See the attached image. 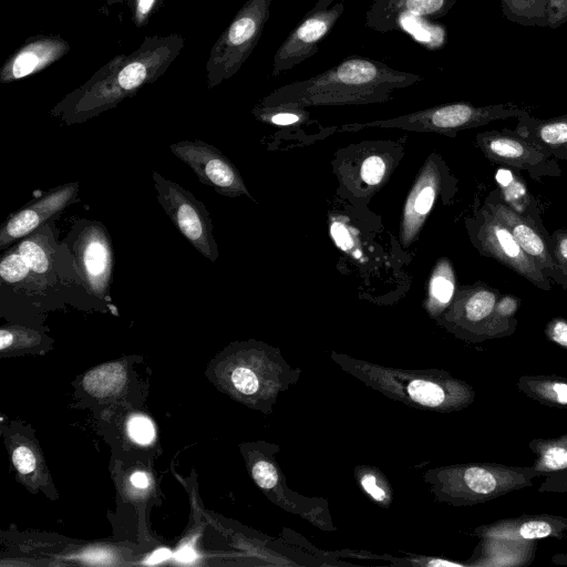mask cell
<instances>
[{
  "label": "cell",
  "mask_w": 567,
  "mask_h": 567,
  "mask_svg": "<svg viewBox=\"0 0 567 567\" xmlns=\"http://www.w3.org/2000/svg\"><path fill=\"white\" fill-rule=\"evenodd\" d=\"M197 555L192 545H183L175 554V558L182 563H190L196 559Z\"/></svg>",
  "instance_id": "ab89813d"
},
{
  "label": "cell",
  "mask_w": 567,
  "mask_h": 567,
  "mask_svg": "<svg viewBox=\"0 0 567 567\" xmlns=\"http://www.w3.org/2000/svg\"><path fill=\"white\" fill-rule=\"evenodd\" d=\"M423 80L370 58L352 55L309 79L282 85L266 95L262 106H343L385 103L396 90Z\"/></svg>",
  "instance_id": "7a4b0ae2"
},
{
  "label": "cell",
  "mask_w": 567,
  "mask_h": 567,
  "mask_svg": "<svg viewBox=\"0 0 567 567\" xmlns=\"http://www.w3.org/2000/svg\"><path fill=\"white\" fill-rule=\"evenodd\" d=\"M177 44L152 40L124 62L118 61L116 71L113 61L59 103L61 120L66 125L83 123L132 96L165 70L178 51Z\"/></svg>",
  "instance_id": "3957f363"
},
{
  "label": "cell",
  "mask_w": 567,
  "mask_h": 567,
  "mask_svg": "<svg viewBox=\"0 0 567 567\" xmlns=\"http://www.w3.org/2000/svg\"><path fill=\"white\" fill-rule=\"evenodd\" d=\"M73 255L82 285L95 306L112 307L114 250L103 223L76 217L62 239Z\"/></svg>",
  "instance_id": "5b68a950"
},
{
  "label": "cell",
  "mask_w": 567,
  "mask_h": 567,
  "mask_svg": "<svg viewBox=\"0 0 567 567\" xmlns=\"http://www.w3.org/2000/svg\"><path fill=\"white\" fill-rule=\"evenodd\" d=\"M550 249L554 260L567 278V228H559L550 234Z\"/></svg>",
  "instance_id": "4316f807"
},
{
  "label": "cell",
  "mask_w": 567,
  "mask_h": 567,
  "mask_svg": "<svg viewBox=\"0 0 567 567\" xmlns=\"http://www.w3.org/2000/svg\"><path fill=\"white\" fill-rule=\"evenodd\" d=\"M252 476L255 482L262 488H272L278 482L276 468L266 461H259L254 465Z\"/></svg>",
  "instance_id": "4dcf8cb0"
},
{
  "label": "cell",
  "mask_w": 567,
  "mask_h": 567,
  "mask_svg": "<svg viewBox=\"0 0 567 567\" xmlns=\"http://www.w3.org/2000/svg\"><path fill=\"white\" fill-rule=\"evenodd\" d=\"M13 343V334L9 328H2L0 330V349L4 350L11 347Z\"/></svg>",
  "instance_id": "7bdbcfd3"
},
{
  "label": "cell",
  "mask_w": 567,
  "mask_h": 567,
  "mask_svg": "<svg viewBox=\"0 0 567 567\" xmlns=\"http://www.w3.org/2000/svg\"><path fill=\"white\" fill-rule=\"evenodd\" d=\"M131 483L136 488H146L150 484L148 476L144 472H135L131 476Z\"/></svg>",
  "instance_id": "b9f144b4"
},
{
  "label": "cell",
  "mask_w": 567,
  "mask_h": 567,
  "mask_svg": "<svg viewBox=\"0 0 567 567\" xmlns=\"http://www.w3.org/2000/svg\"><path fill=\"white\" fill-rule=\"evenodd\" d=\"M272 0H248L216 42L208 60L209 87L238 72L257 45Z\"/></svg>",
  "instance_id": "8992f818"
},
{
  "label": "cell",
  "mask_w": 567,
  "mask_h": 567,
  "mask_svg": "<svg viewBox=\"0 0 567 567\" xmlns=\"http://www.w3.org/2000/svg\"><path fill=\"white\" fill-rule=\"evenodd\" d=\"M432 566H460V564L446 561V560H433L430 563Z\"/></svg>",
  "instance_id": "bcb514c9"
},
{
  "label": "cell",
  "mask_w": 567,
  "mask_h": 567,
  "mask_svg": "<svg viewBox=\"0 0 567 567\" xmlns=\"http://www.w3.org/2000/svg\"><path fill=\"white\" fill-rule=\"evenodd\" d=\"M107 558V553L102 550H93L91 553H86L83 556V559L90 560V561H100L101 559Z\"/></svg>",
  "instance_id": "f6af8a7d"
},
{
  "label": "cell",
  "mask_w": 567,
  "mask_h": 567,
  "mask_svg": "<svg viewBox=\"0 0 567 567\" xmlns=\"http://www.w3.org/2000/svg\"><path fill=\"white\" fill-rule=\"evenodd\" d=\"M125 381L121 364L111 363L90 371L83 381L87 392L96 396L110 395L118 391Z\"/></svg>",
  "instance_id": "7402d4cb"
},
{
  "label": "cell",
  "mask_w": 567,
  "mask_h": 567,
  "mask_svg": "<svg viewBox=\"0 0 567 567\" xmlns=\"http://www.w3.org/2000/svg\"><path fill=\"white\" fill-rule=\"evenodd\" d=\"M56 219L17 240L0 259L1 305L45 307L56 301L90 302ZM92 302V301H91Z\"/></svg>",
  "instance_id": "6da1fadb"
},
{
  "label": "cell",
  "mask_w": 567,
  "mask_h": 567,
  "mask_svg": "<svg viewBox=\"0 0 567 567\" xmlns=\"http://www.w3.org/2000/svg\"><path fill=\"white\" fill-rule=\"evenodd\" d=\"M130 436L140 444H148L153 441L155 431L152 422L145 416H134L128 421Z\"/></svg>",
  "instance_id": "83f0119b"
},
{
  "label": "cell",
  "mask_w": 567,
  "mask_h": 567,
  "mask_svg": "<svg viewBox=\"0 0 567 567\" xmlns=\"http://www.w3.org/2000/svg\"><path fill=\"white\" fill-rule=\"evenodd\" d=\"M551 533V527L545 522H528L519 529V535L526 539L544 538Z\"/></svg>",
  "instance_id": "d590c367"
},
{
  "label": "cell",
  "mask_w": 567,
  "mask_h": 567,
  "mask_svg": "<svg viewBox=\"0 0 567 567\" xmlns=\"http://www.w3.org/2000/svg\"><path fill=\"white\" fill-rule=\"evenodd\" d=\"M80 183L55 186L10 214L0 228V250L28 236L47 221L58 219L71 205L80 202Z\"/></svg>",
  "instance_id": "7c38bea8"
},
{
  "label": "cell",
  "mask_w": 567,
  "mask_h": 567,
  "mask_svg": "<svg viewBox=\"0 0 567 567\" xmlns=\"http://www.w3.org/2000/svg\"><path fill=\"white\" fill-rule=\"evenodd\" d=\"M466 227L473 246L481 255L495 259L540 290L551 289L550 280L527 256L509 229L484 204L467 219Z\"/></svg>",
  "instance_id": "ba28073f"
},
{
  "label": "cell",
  "mask_w": 567,
  "mask_h": 567,
  "mask_svg": "<svg viewBox=\"0 0 567 567\" xmlns=\"http://www.w3.org/2000/svg\"><path fill=\"white\" fill-rule=\"evenodd\" d=\"M484 205L509 229L523 250L533 259L544 276L567 290V278L554 260L550 249V234L546 228H539L507 206L497 187L487 194Z\"/></svg>",
  "instance_id": "4fadbf2b"
},
{
  "label": "cell",
  "mask_w": 567,
  "mask_h": 567,
  "mask_svg": "<svg viewBox=\"0 0 567 567\" xmlns=\"http://www.w3.org/2000/svg\"><path fill=\"white\" fill-rule=\"evenodd\" d=\"M455 291V274L452 262L447 258H441L429 281V309L433 312L441 311L452 302Z\"/></svg>",
  "instance_id": "ffe728a7"
},
{
  "label": "cell",
  "mask_w": 567,
  "mask_h": 567,
  "mask_svg": "<svg viewBox=\"0 0 567 567\" xmlns=\"http://www.w3.org/2000/svg\"><path fill=\"white\" fill-rule=\"evenodd\" d=\"M256 118L264 123L278 126L300 125L309 120V112L302 107L290 106H262L257 105L252 110Z\"/></svg>",
  "instance_id": "603a6c76"
},
{
  "label": "cell",
  "mask_w": 567,
  "mask_h": 567,
  "mask_svg": "<svg viewBox=\"0 0 567 567\" xmlns=\"http://www.w3.org/2000/svg\"><path fill=\"white\" fill-rule=\"evenodd\" d=\"M506 19L523 27H549L548 0H501Z\"/></svg>",
  "instance_id": "44dd1931"
},
{
  "label": "cell",
  "mask_w": 567,
  "mask_h": 567,
  "mask_svg": "<svg viewBox=\"0 0 567 567\" xmlns=\"http://www.w3.org/2000/svg\"><path fill=\"white\" fill-rule=\"evenodd\" d=\"M330 233L332 239L340 249L344 251H352L355 247V237L352 234V228L349 227L343 220H331Z\"/></svg>",
  "instance_id": "f1b7e54d"
},
{
  "label": "cell",
  "mask_w": 567,
  "mask_h": 567,
  "mask_svg": "<svg viewBox=\"0 0 567 567\" xmlns=\"http://www.w3.org/2000/svg\"><path fill=\"white\" fill-rule=\"evenodd\" d=\"M157 0H136L135 18L138 22H143L152 11Z\"/></svg>",
  "instance_id": "f35d334b"
},
{
  "label": "cell",
  "mask_w": 567,
  "mask_h": 567,
  "mask_svg": "<svg viewBox=\"0 0 567 567\" xmlns=\"http://www.w3.org/2000/svg\"><path fill=\"white\" fill-rule=\"evenodd\" d=\"M171 551L167 548L155 550L145 561L146 564H158L171 557Z\"/></svg>",
  "instance_id": "60d3db41"
},
{
  "label": "cell",
  "mask_w": 567,
  "mask_h": 567,
  "mask_svg": "<svg viewBox=\"0 0 567 567\" xmlns=\"http://www.w3.org/2000/svg\"><path fill=\"white\" fill-rule=\"evenodd\" d=\"M69 50L60 38H39L17 51L3 65L0 80L3 83L20 80L43 70Z\"/></svg>",
  "instance_id": "2e32d148"
},
{
  "label": "cell",
  "mask_w": 567,
  "mask_h": 567,
  "mask_svg": "<svg viewBox=\"0 0 567 567\" xmlns=\"http://www.w3.org/2000/svg\"><path fill=\"white\" fill-rule=\"evenodd\" d=\"M388 173L389 164L385 157L380 154H371L364 157L358 168L360 181L371 188L381 185Z\"/></svg>",
  "instance_id": "cb8c5ba5"
},
{
  "label": "cell",
  "mask_w": 567,
  "mask_h": 567,
  "mask_svg": "<svg viewBox=\"0 0 567 567\" xmlns=\"http://www.w3.org/2000/svg\"><path fill=\"white\" fill-rule=\"evenodd\" d=\"M458 0H374L365 14V25L377 32L402 30L413 20L444 17Z\"/></svg>",
  "instance_id": "5bb4252c"
},
{
  "label": "cell",
  "mask_w": 567,
  "mask_h": 567,
  "mask_svg": "<svg viewBox=\"0 0 567 567\" xmlns=\"http://www.w3.org/2000/svg\"><path fill=\"white\" fill-rule=\"evenodd\" d=\"M476 146L492 163L525 171L534 181L561 175L556 158L514 130L505 127L481 132L476 135Z\"/></svg>",
  "instance_id": "30bf717a"
},
{
  "label": "cell",
  "mask_w": 567,
  "mask_h": 567,
  "mask_svg": "<svg viewBox=\"0 0 567 567\" xmlns=\"http://www.w3.org/2000/svg\"><path fill=\"white\" fill-rule=\"evenodd\" d=\"M409 396L422 405L437 406L444 401V391L433 382L413 380L406 388Z\"/></svg>",
  "instance_id": "d4e9b609"
},
{
  "label": "cell",
  "mask_w": 567,
  "mask_h": 567,
  "mask_svg": "<svg viewBox=\"0 0 567 567\" xmlns=\"http://www.w3.org/2000/svg\"><path fill=\"white\" fill-rule=\"evenodd\" d=\"M466 485L477 494H489L496 487L494 475L480 467H471L464 473Z\"/></svg>",
  "instance_id": "484cf974"
},
{
  "label": "cell",
  "mask_w": 567,
  "mask_h": 567,
  "mask_svg": "<svg viewBox=\"0 0 567 567\" xmlns=\"http://www.w3.org/2000/svg\"><path fill=\"white\" fill-rule=\"evenodd\" d=\"M549 1V27L557 29L567 21V0Z\"/></svg>",
  "instance_id": "e575fe53"
},
{
  "label": "cell",
  "mask_w": 567,
  "mask_h": 567,
  "mask_svg": "<svg viewBox=\"0 0 567 567\" xmlns=\"http://www.w3.org/2000/svg\"><path fill=\"white\" fill-rule=\"evenodd\" d=\"M12 461L16 468L22 473H31L35 467V457L30 449L27 446H19L14 450Z\"/></svg>",
  "instance_id": "1f68e13d"
},
{
  "label": "cell",
  "mask_w": 567,
  "mask_h": 567,
  "mask_svg": "<svg viewBox=\"0 0 567 567\" xmlns=\"http://www.w3.org/2000/svg\"><path fill=\"white\" fill-rule=\"evenodd\" d=\"M514 131L554 158L567 161V114L537 118L528 112L517 117Z\"/></svg>",
  "instance_id": "e0dca14e"
},
{
  "label": "cell",
  "mask_w": 567,
  "mask_h": 567,
  "mask_svg": "<svg viewBox=\"0 0 567 567\" xmlns=\"http://www.w3.org/2000/svg\"><path fill=\"white\" fill-rule=\"evenodd\" d=\"M553 390L557 394V400L560 403H567V384L556 383L554 384Z\"/></svg>",
  "instance_id": "ee69618b"
},
{
  "label": "cell",
  "mask_w": 567,
  "mask_h": 567,
  "mask_svg": "<svg viewBox=\"0 0 567 567\" xmlns=\"http://www.w3.org/2000/svg\"><path fill=\"white\" fill-rule=\"evenodd\" d=\"M513 103L475 106L468 102H455L424 109L388 120L353 123L341 131L353 132L368 127L401 128L414 132H433L455 137L460 131L486 125L493 121L518 117L528 113Z\"/></svg>",
  "instance_id": "277c9868"
},
{
  "label": "cell",
  "mask_w": 567,
  "mask_h": 567,
  "mask_svg": "<svg viewBox=\"0 0 567 567\" xmlns=\"http://www.w3.org/2000/svg\"><path fill=\"white\" fill-rule=\"evenodd\" d=\"M235 388L244 394H252L259 386L256 374L244 367L236 368L231 374Z\"/></svg>",
  "instance_id": "f546056e"
},
{
  "label": "cell",
  "mask_w": 567,
  "mask_h": 567,
  "mask_svg": "<svg viewBox=\"0 0 567 567\" xmlns=\"http://www.w3.org/2000/svg\"><path fill=\"white\" fill-rule=\"evenodd\" d=\"M495 181L499 195L507 206L539 228H545L540 207L517 173L506 167L498 168Z\"/></svg>",
  "instance_id": "d6986e66"
},
{
  "label": "cell",
  "mask_w": 567,
  "mask_h": 567,
  "mask_svg": "<svg viewBox=\"0 0 567 567\" xmlns=\"http://www.w3.org/2000/svg\"><path fill=\"white\" fill-rule=\"evenodd\" d=\"M519 306V299L512 295H501L497 299L495 311L503 320H509L514 317Z\"/></svg>",
  "instance_id": "d6a6232c"
},
{
  "label": "cell",
  "mask_w": 567,
  "mask_h": 567,
  "mask_svg": "<svg viewBox=\"0 0 567 567\" xmlns=\"http://www.w3.org/2000/svg\"><path fill=\"white\" fill-rule=\"evenodd\" d=\"M543 465L548 470H563L567 467V450L551 447L543 456Z\"/></svg>",
  "instance_id": "836d02e7"
},
{
  "label": "cell",
  "mask_w": 567,
  "mask_h": 567,
  "mask_svg": "<svg viewBox=\"0 0 567 567\" xmlns=\"http://www.w3.org/2000/svg\"><path fill=\"white\" fill-rule=\"evenodd\" d=\"M343 11V1L318 0L277 49L271 75L278 76L313 56Z\"/></svg>",
  "instance_id": "9c48e42d"
},
{
  "label": "cell",
  "mask_w": 567,
  "mask_h": 567,
  "mask_svg": "<svg viewBox=\"0 0 567 567\" xmlns=\"http://www.w3.org/2000/svg\"><path fill=\"white\" fill-rule=\"evenodd\" d=\"M499 296L498 289L483 282L458 288L452 300L453 312L472 324L487 322L498 326L506 322L495 311Z\"/></svg>",
  "instance_id": "ac0fdd59"
},
{
  "label": "cell",
  "mask_w": 567,
  "mask_h": 567,
  "mask_svg": "<svg viewBox=\"0 0 567 567\" xmlns=\"http://www.w3.org/2000/svg\"><path fill=\"white\" fill-rule=\"evenodd\" d=\"M443 171L439 158L431 156L423 165L403 207L400 240L408 247L419 236L441 190Z\"/></svg>",
  "instance_id": "9a60e30c"
},
{
  "label": "cell",
  "mask_w": 567,
  "mask_h": 567,
  "mask_svg": "<svg viewBox=\"0 0 567 567\" xmlns=\"http://www.w3.org/2000/svg\"><path fill=\"white\" fill-rule=\"evenodd\" d=\"M547 332L553 341L567 348V322L565 320L554 319L548 324Z\"/></svg>",
  "instance_id": "8d00e7d4"
},
{
  "label": "cell",
  "mask_w": 567,
  "mask_h": 567,
  "mask_svg": "<svg viewBox=\"0 0 567 567\" xmlns=\"http://www.w3.org/2000/svg\"><path fill=\"white\" fill-rule=\"evenodd\" d=\"M157 200L176 229L206 259L215 262L218 248L206 206L178 183L152 171Z\"/></svg>",
  "instance_id": "52a82bcc"
},
{
  "label": "cell",
  "mask_w": 567,
  "mask_h": 567,
  "mask_svg": "<svg viewBox=\"0 0 567 567\" xmlns=\"http://www.w3.org/2000/svg\"><path fill=\"white\" fill-rule=\"evenodd\" d=\"M361 484L365 492H368L374 499L382 501L385 496L384 492L377 485L375 477L373 475H365Z\"/></svg>",
  "instance_id": "74e56055"
},
{
  "label": "cell",
  "mask_w": 567,
  "mask_h": 567,
  "mask_svg": "<svg viewBox=\"0 0 567 567\" xmlns=\"http://www.w3.org/2000/svg\"><path fill=\"white\" fill-rule=\"evenodd\" d=\"M171 152L195 173L199 182L226 197L246 195L251 198L234 164L214 145L200 140L169 145Z\"/></svg>",
  "instance_id": "8fae6325"
}]
</instances>
